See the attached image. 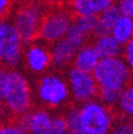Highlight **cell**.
<instances>
[{"instance_id":"6da1fadb","label":"cell","mask_w":133,"mask_h":134,"mask_svg":"<svg viewBox=\"0 0 133 134\" xmlns=\"http://www.w3.org/2000/svg\"><path fill=\"white\" fill-rule=\"evenodd\" d=\"M0 103L13 117H22L33 107V89L29 79L17 68H8Z\"/></svg>"},{"instance_id":"7a4b0ae2","label":"cell","mask_w":133,"mask_h":134,"mask_svg":"<svg viewBox=\"0 0 133 134\" xmlns=\"http://www.w3.org/2000/svg\"><path fill=\"white\" fill-rule=\"evenodd\" d=\"M35 93L37 100L48 109L64 108L71 100L66 77L55 72H47L40 77Z\"/></svg>"},{"instance_id":"3957f363","label":"cell","mask_w":133,"mask_h":134,"mask_svg":"<svg viewBox=\"0 0 133 134\" xmlns=\"http://www.w3.org/2000/svg\"><path fill=\"white\" fill-rule=\"evenodd\" d=\"M46 12V3L36 0H23V3L14 10L11 22L24 43L28 44L39 37L40 26Z\"/></svg>"},{"instance_id":"277c9868","label":"cell","mask_w":133,"mask_h":134,"mask_svg":"<svg viewBox=\"0 0 133 134\" xmlns=\"http://www.w3.org/2000/svg\"><path fill=\"white\" fill-rule=\"evenodd\" d=\"M100 89L121 91L133 79V73L120 56L101 59L92 72Z\"/></svg>"},{"instance_id":"5b68a950","label":"cell","mask_w":133,"mask_h":134,"mask_svg":"<svg viewBox=\"0 0 133 134\" xmlns=\"http://www.w3.org/2000/svg\"><path fill=\"white\" fill-rule=\"evenodd\" d=\"M79 117L84 134H109L115 117L111 108L105 105L100 99H91L81 103Z\"/></svg>"},{"instance_id":"8992f818","label":"cell","mask_w":133,"mask_h":134,"mask_svg":"<svg viewBox=\"0 0 133 134\" xmlns=\"http://www.w3.org/2000/svg\"><path fill=\"white\" fill-rule=\"evenodd\" d=\"M73 18L75 16L68 7L53 6L52 10H47L44 13L37 38L47 44H53L54 42L64 38L72 24Z\"/></svg>"},{"instance_id":"52a82bcc","label":"cell","mask_w":133,"mask_h":134,"mask_svg":"<svg viewBox=\"0 0 133 134\" xmlns=\"http://www.w3.org/2000/svg\"><path fill=\"white\" fill-rule=\"evenodd\" d=\"M23 44L11 19H0V62L7 68H17L23 60Z\"/></svg>"},{"instance_id":"ba28073f","label":"cell","mask_w":133,"mask_h":134,"mask_svg":"<svg viewBox=\"0 0 133 134\" xmlns=\"http://www.w3.org/2000/svg\"><path fill=\"white\" fill-rule=\"evenodd\" d=\"M66 80L68 84L71 99L76 103H84L97 98L98 84L91 72H85L76 67H70L66 72Z\"/></svg>"},{"instance_id":"9c48e42d","label":"cell","mask_w":133,"mask_h":134,"mask_svg":"<svg viewBox=\"0 0 133 134\" xmlns=\"http://www.w3.org/2000/svg\"><path fill=\"white\" fill-rule=\"evenodd\" d=\"M25 70L34 75H42L49 71L52 65L50 48L42 41H33L23 50Z\"/></svg>"},{"instance_id":"30bf717a","label":"cell","mask_w":133,"mask_h":134,"mask_svg":"<svg viewBox=\"0 0 133 134\" xmlns=\"http://www.w3.org/2000/svg\"><path fill=\"white\" fill-rule=\"evenodd\" d=\"M53 114L46 108L30 109L20 117V123L28 134H49Z\"/></svg>"},{"instance_id":"8fae6325","label":"cell","mask_w":133,"mask_h":134,"mask_svg":"<svg viewBox=\"0 0 133 134\" xmlns=\"http://www.w3.org/2000/svg\"><path fill=\"white\" fill-rule=\"evenodd\" d=\"M114 4L115 0H71L68 4V8L75 17H97Z\"/></svg>"},{"instance_id":"7c38bea8","label":"cell","mask_w":133,"mask_h":134,"mask_svg":"<svg viewBox=\"0 0 133 134\" xmlns=\"http://www.w3.org/2000/svg\"><path fill=\"white\" fill-rule=\"evenodd\" d=\"M78 49L79 48L71 43L66 37L54 42L53 44H50L52 65L59 70L67 67L70 64H72V60Z\"/></svg>"},{"instance_id":"4fadbf2b","label":"cell","mask_w":133,"mask_h":134,"mask_svg":"<svg viewBox=\"0 0 133 134\" xmlns=\"http://www.w3.org/2000/svg\"><path fill=\"white\" fill-rule=\"evenodd\" d=\"M100 60L101 58L95 46L92 43L86 42L85 44H83L76 52V55L72 60V66L82 71H85V72L92 73Z\"/></svg>"},{"instance_id":"5bb4252c","label":"cell","mask_w":133,"mask_h":134,"mask_svg":"<svg viewBox=\"0 0 133 134\" xmlns=\"http://www.w3.org/2000/svg\"><path fill=\"white\" fill-rule=\"evenodd\" d=\"M92 44L95 46L101 59L115 58V56L121 55L122 46L111 36L110 34L96 36V38L92 42Z\"/></svg>"},{"instance_id":"9a60e30c","label":"cell","mask_w":133,"mask_h":134,"mask_svg":"<svg viewBox=\"0 0 133 134\" xmlns=\"http://www.w3.org/2000/svg\"><path fill=\"white\" fill-rule=\"evenodd\" d=\"M120 11L116 4H114L109 8H107L105 11H103L101 14L97 16V24L96 29H95V35L100 36V35H107L110 34L111 29H113L115 22L120 17Z\"/></svg>"},{"instance_id":"2e32d148","label":"cell","mask_w":133,"mask_h":134,"mask_svg":"<svg viewBox=\"0 0 133 134\" xmlns=\"http://www.w3.org/2000/svg\"><path fill=\"white\" fill-rule=\"evenodd\" d=\"M110 35L121 46L127 43L133 37V19L127 16L120 14V17L118 18L111 29Z\"/></svg>"},{"instance_id":"e0dca14e","label":"cell","mask_w":133,"mask_h":134,"mask_svg":"<svg viewBox=\"0 0 133 134\" xmlns=\"http://www.w3.org/2000/svg\"><path fill=\"white\" fill-rule=\"evenodd\" d=\"M116 108L121 116L133 120V80L121 90Z\"/></svg>"},{"instance_id":"ac0fdd59","label":"cell","mask_w":133,"mask_h":134,"mask_svg":"<svg viewBox=\"0 0 133 134\" xmlns=\"http://www.w3.org/2000/svg\"><path fill=\"white\" fill-rule=\"evenodd\" d=\"M64 117L66 120L67 131L73 134H84L81 126V117H79V109L77 107H70L65 110Z\"/></svg>"},{"instance_id":"d6986e66","label":"cell","mask_w":133,"mask_h":134,"mask_svg":"<svg viewBox=\"0 0 133 134\" xmlns=\"http://www.w3.org/2000/svg\"><path fill=\"white\" fill-rule=\"evenodd\" d=\"M65 37H66L71 43H73L77 48H81L82 46L85 44L86 42H88V38L90 36H89L85 31L82 30V29L77 25V23L73 20Z\"/></svg>"},{"instance_id":"ffe728a7","label":"cell","mask_w":133,"mask_h":134,"mask_svg":"<svg viewBox=\"0 0 133 134\" xmlns=\"http://www.w3.org/2000/svg\"><path fill=\"white\" fill-rule=\"evenodd\" d=\"M109 134H133V120L124 116L115 119Z\"/></svg>"},{"instance_id":"44dd1931","label":"cell","mask_w":133,"mask_h":134,"mask_svg":"<svg viewBox=\"0 0 133 134\" xmlns=\"http://www.w3.org/2000/svg\"><path fill=\"white\" fill-rule=\"evenodd\" d=\"M120 92L121 91H116V90H111V89H98V96H97V98L103 104L113 108V107L116 105L118 100H119Z\"/></svg>"},{"instance_id":"7402d4cb","label":"cell","mask_w":133,"mask_h":134,"mask_svg":"<svg viewBox=\"0 0 133 134\" xmlns=\"http://www.w3.org/2000/svg\"><path fill=\"white\" fill-rule=\"evenodd\" d=\"M0 134H28L20 121H7L0 125Z\"/></svg>"},{"instance_id":"603a6c76","label":"cell","mask_w":133,"mask_h":134,"mask_svg":"<svg viewBox=\"0 0 133 134\" xmlns=\"http://www.w3.org/2000/svg\"><path fill=\"white\" fill-rule=\"evenodd\" d=\"M66 132H67V125H66V120L64 117V114L53 115L49 134H64Z\"/></svg>"},{"instance_id":"cb8c5ba5","label":"cell","mask_w":133,"mask_h":134,"mask_svg":"<svg viewBox=\"0 0 133 134\" xmlns=\"http://www.w3.org/2000/svg\"><path fill=\"white\" fill-rule=\"evenodd\" d=\"M122 59L125 60L127 66L130 67V70L133 73V37L125 44L122 46V52H121Z\"/></svg>"},{"instance_id":"d4e9b609","label":"cell","mask_w":133,"mask_h":134,"mask_svg":"<svg viewBox=\"0 0 133 134\" xmlns=\"http://www.w3.org/2000/svg\"><path fill=\"white\" fill-rule=\"evenodd\" d=\"M116 5L120 13L133 19V0H119Z\"/></svg>"},{"instance_id":"484cf974","label":"cell","mask_w":133,"mask_h":134,"mask_svg":"<svg viewBox=\"0 0 133 134\" xmlns=\"http://www.w3.org/2000/svg\"><path fill=\"white\" fill-rule=\"evenodd\" d=\"M13 0H0V19L7 18V16L11 13Z\"/></svg>"},{"instance_id":"4316f807","label":"cell","mask_w":133,"mask_h":134,"mask_svg":"<svg viewBox=\"0 0 133 134\" xmlns=\"http://www.w3.org/2000/svg\"><path fill=\"white\" fill-rule=\"evenodd\" d=\"M7 72L8 68L7 67H0V100L3 98V93L5 90V85H6V80H7Z\"/></svg>"},{"instance_id":"83f0119b","label":"cell","mask_w":133,"mask_h":134,"mask_svg":"<svg viewBox=\"0 0 133 134\" xmlns=\"http://www.w3.org/2000/svg\"><path fill=\"white\" fill-rule=\"evenodd\" d=\"M46 5L50 6H66L70 4L71 0H43Z\"/></svg>"},{"instance_id":"f1b7e54d","label":"cell","mask_w":133,"mask_h":134,"mask_svg":"<svg viewBox=\"0 0 133 134\" xmlns=\"http://www.w3.org/2000/svg\"><path fill=\"white\" fill-rule=\"evenodd\" d=\"M64 134H73V133H71V132H68V131H67L66 133H64Z\"/></svg>"},{"instance_id":"f546056e","label":"cell","mask_w":133,"mask_h":134,"mask_svg":"<svg viewBox=\"0 0 133 134\" xmlns=\"http://www.w3.org/2000/svg\"><path fill=\"white\" fill-rule=\"evenodd\" d=\"M0 114H1V103H0Z\"/></svg>"}]
</instances>
